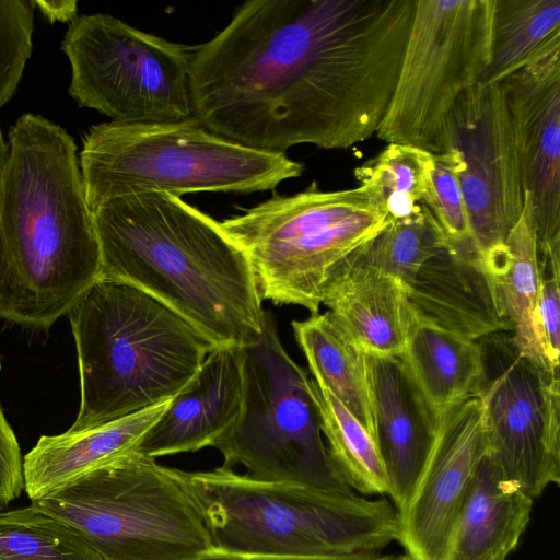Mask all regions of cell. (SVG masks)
<instances>
[{"instance_id":"6da1fadb","label":"cell","mask_w":560,"mask_h":560,"mask_svg":"<svg viewBox=\"0 0 560 560\" xmlns=\"http://www.w3.org/2000/svg\"><path fill=\"white\" fill-rule=\"evenodd\" d=\"M417 0H249L190 65L194 116L248 148L347 149L376 135Z\"/></svg>"},{"instance_id":"7a4b0ae2","label":"cell","mask_w":560,"mask_h":560,"mask_svg":"<svg viewBox=\"0 0 560 560\" xmlns=\"http://www.w3.org/2000/svg\"><path fill=\"white\" fill-rule=\"evenodd\" d=\"M0 202V318L46 330L101 277L77 145L25 113L9 131Z\"/></svg>"},{"instance_id":"3957f363","label":"cell","mask_w":560,"mask_h":560,"mask_svg":"<svg viewBox=\"0 0 560 560\" xmlns=\"http://www.w3.org/2000/svg\"><path fill=\"white\" fill-rule=\"evenodd\" d=\"M101 277L156 298L214 348H241L265 314L250 264L220 222L182 198L139 192L92 210Z\"/></svg>"},{"instance_id":"277c9868","label":"cell","mask_w":560,"mask_h":560,"mask_svg":"<svg viewBox=\"0 0 560 560\" xmlns=\"http://www.w3.org/2000/svg\"><path fill=\"white\" fill-rule=\"evenodd\" d=\"M67 315L80 375L72 431L173 398L214 349L166 304L112 278L100 277Z\"/></svg>"},{"instance_id":"5b68a950","label":"cell","mask_w":560,"mask_h":560,"mask_svg":"<svg viewBox=\"0 0 560 560\" xmlns=\"http://www.w3.org/2000/svg\"><path fill=\"white\" fill-rule=\"evenodd\" d=\"M214 547L271 557L375 553L398 539L387 499L262 481L224 466L184 471Z\"/></svg>"},{"instance_id":"8992f818","label":"cell","mask_w":560,"mask_h":560,"mask_svg":"<svg viewBox=\"0 0 560 560\" xmlns=\"http://www.w3.org/2000/svg\"><path fill=\"white\" fill-rule=\"evenodd\" d=\"M86 201L139 192L179 197L201 191L252 194L302 175L284 153L260 151L208 130L195 116L177 121L92 126L82 139Z\"/></svg>"},{"instance_id":"52a82bcc","label":"cell","mask_w":560,"mask_h":560,"mask_svg":"<svg viewBox=\"0 0 560 560\" xmlns=\"http://www.w3.org/2000/svg\"><path fill=\"white\" fill-rule=\"evenodd\" d=\"M390 218L374 188L322 191L315 185L220 222L246 255L261 300L319 313L330 272Z\"/></svg>"},{"instance_id":"ba28073f","label":"cell","mask_w":560,"mask_h":560,"mask_svg":"<svg viewBox=\"0 0 560 560\" xmlns=\"http://www.w3.org/2000/svg\"><path fill=\"white\" fill-rule=\"evenodd\" d=\"M31 505L103 560H189L214 548L182 470L137 451Z\"/></svg>"},{"instance_id":"9c48e42d","label":"cell","mask_w":560,"mask_h":560,"mask_svg":"<svg viewBox=\"0 0 560 560\" xmlns=\"http://www.w3.org/2000/svg\"><path fill=\"white\" fill-rule=\"evenodd\" d=\"M244 395L241 415L211 447L223 465H242L254 479L353 491L335 467L320 428L312 377L282 347L272 316L240 348Z\"/></svg>"},{"instance_id":"30bf717a","label":"cell","mask_w":560,"mask_h":560,"mask_svg":"<svg viewBox=\"0 0 560 560\" xmlns=\"http://www.w3.org/2000/svg\"><path fill=\"white\" fill-rule=\"evenodd\" d=\"M196 47L142 32L104 13L73 20L61 42L71 67L69 94L80 107L118 122L194 116L190 65Z\"/></svg>"},{"instance_id":"8fae6325","label":"cell","mask_w":560,"mask_h":560,"mask_svg":"<svg viewBox=\"0 0 560 560\" xmlns=\"http://www.w3.org/2000/svg\"><path fill=\"white\" fill-rule=\"evenodd\" d=\"M493 7L494 0H417L378 139L441 154L448 112L488 67Z\"/></svg>"},{"instance_id":"7c38bea8","label":"cell","mask_w":560,"mask_h":560,"mask_svg":"<svg viewBox=\"0 0 560 560\" xmlns=\"http://www.w3.org/2000/svg\"><path fill=\"white\" fill-rule=\"evenodd\" d=\"M487 454L533 499L560 481V377L523 355L511 332L479 340Z\"/></svg>"},{"instance_id":"4fadbf2b","label":"cell","mask_w":560,"mask_h":560,"mask_svg":"<svg viewBox=\"0 0 560 560\" xmlns=\"http://www.w3.org/2000/svg\"><path fill=\"white\" fill-rule=\"evenodd\" d=\"M441 155L457 178L475 246L485 256L504 243L526 192L500 83L478 82L457 97L444 121Z\"/></svg>"},{"instance_id":"5bb4252c","label":"cell","mask_w":560,"mask_h":560,"mask_svg":"<svg viewBox=\"0 0 560 560\" xmlns=\"http://www.w3.org/2000/svg\"><path fill=\"white\" fill-rule=\"evenodd\" d=\"M486 453L482 408L472 395L439 422L424 467L397 512V541L412 560H447L460 504Z\"/></svg>"},{"instance_id":"9a60e30c","label":"cell","mask_w":560,"mask_h":560,"mask_svg":"<svg viewBox=\"0 0 560 560\" xmlns=\"http://www.w3.org/2000/svg\"><path fill=\"white\" fill-rule=\"evenodd\" d=\"M500 85L541 247L560 241V36Z\"/></svg>"},{"instance_id":"2e32d148","label":"cell","mask_w":560,"mask_h":560,"mask_svg":"<svg viewBox=\"0 0 560 560\" xmlns=\"http://www.w3.org/2000/svg\"><path fill=\"white\" fill-rule=\"evenodd\" d=\"M408 299L416 322L470 340L512 332L493 272L476 249L442 247L418 271Z\"/></svg>"},{"instance_id":"e0dca14e","label":"cell","mask_w":560,"mask_h":560,"mask_svg":"<svg viewBox=\"0 0 560 560\" xmlns=\"http://www.w3.org/2000/svg\"><path fill=\"white\" fill-rule=\"evenodd\" d=\"M374 434L398 512L431 452L438 422L400 357L365 353Z\"/></svg>"},{"instance_id":"ac0fdd59","label":"cell","mask_w":560,"mask_h":560,"mask_svg":"<svg viewBox=\"0 0 560 560\" xmlns=\"http://www.w3.org/2000/svg\"><path fill=\"white\" fill-rule=\"evenodd\" d=\"M240 348L217 347L140 441L137 452L155 458L197 452L228 432L243 407Z\"/></svg>"},{"instance_id":"d6986e66","label":"cell","mask_w":560,"mask_h":560,"mask_svg":"<svg viewBox=\"0 0 560 560\" xmlns=\"http://www.w3.org/2000/svg\"><path fill=\"white\" fill-rule=\"evenodd\" d=\"M322 304L370 354L400 357L416 323L406 288L372 265L363 245L330 272Z\"/></svg>"},{"instance_id":"ffe728a7","label":"cell","mask_w":560,"mask_h":560,"mask_svg":"<svg viewBox=\"0 0 560 560\" xmlns=\"http://www.w3.org/2000/svg\"><path fill=\"white\" fill-rule=\"evenodd\" d=\"M171 399L100 425L40 436L23 457L24 491L31 502L135 452Z\"/></svg>"},{"instance_id":"44dd1931","label":"cell","mask_w":560,"mask_h":560,"mask_svg":"<svg viewBox=\"0 0 560 560\" xmlns=\"http://www.w3.org/2000/svg\"><path fill=\"white\" fill-rule=\"evenodd\" d=\"M533 502L486 453L460 504L447 560H506L526 530Z\"/></svg>"},{"instance_id":"7402d4cb","label":"cell","mask_w":560,"mask_h":560,"mask_svg":"<svg viewBox=\"0 0 560 560\" xmlns=\"http://www.w3.org/2000/svg\"><path fill=\"white\" fill-rule=\"evenodd\" d=\"M400 358L438 423L475 395L483 378L480 341L423 323L412 326Z\"/></svg>"},{"instance_id":"603a6c76","label":"cell","mask_w":560,"mask_h":560,"mask_svg":"<svg viewBox=\"0 0 560 560\" xmlns=\"http://www.w3.org/2000/svg\"><path fill=\"white\" fill-rule=\"evenodd\" d=\"M483 257L495 278L515 347L529 360L549 369L537 336L539 256L536 217L527 191L523 211L504 243Z\"/></svg>"},{"instance_id":"cb8c5ba5","label":"cell","mask_w":560,"mask_h":560,"mask_svg":"<svg viewBox=\"0 0 560 560\" xmlns=\"http://www.w3.org/2000/svg\"><path fill=\"white\" fill-rule=\"evenodd\" d=\"M294 337L313 380L327 389L372 435L373 412L365 352L330 313L292 322Z\"/></svg>"},{"instance_id":"d4e9b609","label":"cell","mask_w":560,"mask_h":560,"mask_svg":"<svg viewBox=\"0 0 560 560\" xmlns=\"http://www.w3.org/2000/svg\"><path fill=\"white\" fill-rule=\"evenodd\" d=\"M560 36V0H494L490 56L480 83H500Z\"/></svg>"},{"instance_id":"484cf974","label":"cell","mask_w":560,"mask_h":560,"mask_svg":"<svg viewBox=\"0 0 560 560\" xmlns=\"http://www.w3.org/2000/svg\"><path fill=\"white\" fill-rule=\"evenodd\" d=\"M312 390L329 456L345 482L364 495L387 494V477L372 435L313 378Z\"/></svg>"},{"instance_id":"4316f807","label":"cell","mask_w":560,"mask_h":560,"mask_svg":"<svg viewBox=\"0 0 560 560\" xmlns=\"http://www.w3.org/2000/svg\"><path fill=\"white\" fill-rule=\"evenodd\" d=\"M0 560H103L55 517L28 506L0 511Z\"/></svg>"},{"instance_id":"83f0119b","label":"cell","mask_w":560,"mask_h":560,"mask_svg":"<svg viewBox=\"0 0 560 560\" xmlns=\"http://www.w3.org/2000/svg\"><path fill=\"white\" fill-rule=\"evenodd\" d=\"M432 159L433 154L417 147L388 143L358 166L354 177L375 189L390 220L400 219L421 207Z\"/></svg>"},{"instance_id":"f1b7e54d","label":"cell","mask_w":560,"mask_h":560,"mask_svg":"<svg viewBox=\"0 0 560 560\" xmlns=\"http://www.w3.org/2000/svg\"><path fill=\"white\" fill-rule=\"evenodd\" d=\"M445 245L441 230L422 203L412 214L392 220L363 249L372 265L408 291L420 268Z\"/></svg>"},{"instance_id":"f546056e","label":"cell","mask_w":560,"mask_h":560,"mask_svg":"<svg viewBox=\"0 0 560 560\" xmlns=\"http://www.w3.org/2000/svg\"><path fill=\"white\" fill-rule=\"evenodd\" d=\"M422 203L436 222L447 246L477 250L460 187L451 165L441 154H433Z\"/></svg>"},{"instance_id":"4dcf8cb0","label":"cell","mask_w":560,"mask_h":560,"mask_svg":"<svg viewBox=\"0 0 560 560\" xmlns=\"http://www.w3.org/2000/svg\"><path fill=\"white\" fill-rule=\"evenodd\" d=\"M32 0H0V108L14 95L32 54Z\"/></svg>"},{"instance_id":"1f68e13d","label":"cell","mask_w":560,"mask_h":560,"mask_svg":"<svg viewBox=\"0 0 560 560\" xmlns=\"http://www.w3.org/2000/svg\"><path fill=\"white\" fill-rule=\"evenodd\" d=\"M539 294L537 336L542 357L559 371L560 357V241L538 247Z\"/></svg>"},{"instance_id":"d6a6232c","label":"cell","mask_w":560,"mask_h":560,"mask_svg":"<svg viewBox=\"0 0 560 560\" xmlns=\"http://www.w3.org/2000/svg\"><path fill=\"white\" fill-rule=\"evenodd\" d=\"M23 491L21 448L0 405V511L5 510Z\"/></svg>"},{"instance_id":"836d02e7","label":"cell","mask_w":560,"mask_h":560,"mask_svg":"<svg viewBox=\"0 0 560 560\" xmlns=\"http://www.w3.org/2000/svg\"><path fill=\"white\" fill-rule=\"evenodd\" d=\"M376 553H355L349 556L338 557H314V558H299V557H271V556H254L228 552L218 548H213L196 558L189 560H376Z\"/></svg>"},{"instance_id":"e575fe53","label":"cell","mask_w":560,"mask_h":560,"mask_svg":"<svg viewBox=\"0 0 560 560\" xmlns=\"http://www.w3.org/2000/svg\"><path fill=\"white\" fill-rule=\"evenodd\" d=\"M35 10L50 23L72 22L78 18V2L74 0H32Z\"/></svg>"},{"instance_id":"d590c367","label":"cell","mask_w":560,"mask_h":560,"mask_svg":"<svg viewBox=\"0 0 560 560\" xmlns=\"http://www.w3.org/2000/svg\"><path fill=\"white\" fill-rule=\"evenodd\" d=\"M8 155H9L8 142L4 141L2 128L0 125V202H1L2 186H3L5 166H7V162H8Z\"/></svg>"},{"instance_id":"8d00e7d4","label":"cell","mask_w":560,"mask_h":560,"mask_svg":"<svg viewBox=\"0 0 560 560\" xmlns=\"http://www.w3.org/2000/svg\"><path fill=\"white\" fill-rule=\"evenodd\" d=\"M376 560H412L406 553L404 555H389V556H377Z\"/></svg>"},{"instance_id":"74e56055","label":"cell","mask_w":560,"mask_h":560,"mask_svg":"<svg viewBox=\"0 0 560 560\" xmlns=\"http://www.w3.org/2000/svg\"><path fill=\"white\" fill-rule=\"evenodd\" d=\"M1 368H2V366H1V359H0V371H1Z\"/></svg>"}]
</instances>
